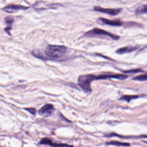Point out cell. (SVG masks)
I'll return each mask as SVG.
<instances>
[{
    "mask_svg": "<svg viewBox=\"0 0 147 147\" xmlns=\"http://www.w3.org/2000/svg\"><path fill=\"white\" fill-rule=\"evenodd\" d=\"M5 23L7 24L8 26L6 27L5 28V30L7 33L10 34L9 32H10V30L11 29V26H12V24L14 21V19L13 17L11 16H9V17H7L5 20Z\"/></svg>",
    "mask_w": 147,
    "mask_h": 147,
    "instance_id": "cell-10",
    "label": "cell"
},
{
    "mask_svg": "<svg viewBox=\"0 0 147 147\" xmlns=\"http://www.w3.org/2000/svg\"><path fill=\"white\" fill-rule=\"evenodd\" d=\"M54 110L55 108L53 104H47L38 110V114L40 116L47 117L51 115Z\"/></svg>",
    "mask_w": 147,
    "mask_h": 147,
    "instance_id": "cell-4",
    "label": "cell"
},
{
    "mask_svg": "<svg viewBox=\"0 0 147 147\" xmlns=\"http://www.w3.org/2000/svg\"><path fill=\"white\" fill-rule=\"evenodd\" d=\"M106 144L107 145H113V146H130V144L128 143L120 142L115 141L106 142Z\"/></svg>",
    "mask_w": 147,
    "mask_h": 147,
    "instance_id": "cell-12",
    "label": "cell"
},
{
    "mask_svg": "<svg viewBox=\"0 0 147 147\" xmlns=\"http://www.w3.org/2000/svg\"><path fill=\"white\" fill-rule=\"evenodd\" d=\"M92 82L89 74L81 75L78 78V85L85 93H90L92 91L91 83Z\"/></svg>",
    "mask_w": 147,
    "mask_h": 147,
    "instance_id": "cell-2",
    "label": "cell"
},
{
    "mask_svg": "<svg viewBox=\"0 0 147 147\" xmlns=\"http://www.w3.org/2000/svg\"><path fill=\"white\" fill-rule=\"evenodd\" d=\"M132 80L139 81H147V73L135 77L134 78L132 79Z\"/></svg>",
    "mask_w": 147,
    "mask_h": 147,
    "instance_id": "cell-13",
    "label": "cell"
},
{
    "mask_svg": "<svg viewBox=\"0 0 147 147\" xmlns=\"http://www.w3.org/2000/svg\"><path fill=\"white\" fill-rule=\"evenodd\" d=\"M101 21L106 25L109 26H120L123 25V22L121 20H109L105 18H100L99 19Z\"/></svg>",
    "mask_w": 147,
    "mask_h": 147,
    "instance_id": "cell-9",
    "label": "cell"
},
{
    "mask_svg": "<svg viewBox=\"0 0 147 147\" xmlns=\"http://www.w3.org/2000/svg\"><path fill=\"white\" fill-rule=\"evenodd\" d=\"M95 11L105 13L111 16H116L121 11V8H104L100 7H95L93 8Z\"/></svg>",
    "mask_w": 147,
    "mask_h": 147,
    "instance_id": "cell-5",
    "label": "cell"
},
{
    "mask_svg": "<svg viewBox=\"0 0 147 147\" xmlns=\"http://www.w3.org/2000/svg\"><path fill=\"white\" fill-rule=\"evenodd\" d=\"M135 13L137 15L147 14V4H142L139 6L136 9Z\"/></svg>",
    "mask_w": 147,
    "mask_h": 147,
    "instance_id": "cell-11",
    "label": "cell"
},
{
    "mask_svg": "<svg viewBox=\"0 0 147 147\" xmlns=\"http://www.w3.org/2000/svg\"><path fill=\"white\" fill-rule=\"evenodd\" d=\"M25 110L29 112L31 114L35 116L37 113V110L34 108H24Z\"/></svg>",
    "mask_w": 147,
    "mask_h": 147,
    "instance_id": "cell-17",
    "label": "cell"
},
{
    "mask_svg": "<svg viewBox=\"0 0 147 147\" xmlns=\"http://www.w3.org/2000/svg\"><path fill=\"white\" fill-rule=\"evenodd\" d=\"M142 70L141 69H134V70H129L126 71H124L125 73H137L138 72H142Z\"/></svg>",
    "mask_w": 147,
    "mask_h": 147,
    "instance_id": "cell-16",
    "label": "cell"
},
{
    "mask_svg": "<svg viewBox=\"0 0 147 147\" xmlns=\"http://www.w3.org/2000/svg\"><path fill=\"white\" fill-rule=\"evenodd\" d=\"M39 144L40 145H48L52 147H73V146L62 143H54L49 138H44L41 139Z\"/></svg>",
    "mask_w": 147,
    "mask_h": 147,
    "instance_id": "cell-6",
    "label": "cell"
},
{
    "mask_svg": "<svg viewBox=\"0 0 147 147\" xmlns=\"http://www.w3.org/2000/svg\"><path fill=\"white\" fill-rule=\"evenodd\" d=\"M139 97L138 96H124L121 98V100H124L129 102L133 99H136Z\"/></svg>",
    "mask_w": 147,
    "mask_h": 147,
    "instance_id": "cell-14",
    "label": "cell"
},
{
    "mask_svg": "<svg viewBox=\"0 0 147 147\" xmlns=\"http://www.w3.org/2000/svg\"><path fill=\"white\" fill-rule=\"evenodd\" d=\"M138 49L137 46H127L124 47L119 48L116 51V53L117 54H124L130 53L136 51Z\"/></svg>",
    "mask_w": 147,
    "mask_h": 147,
    "instance_id": "cell-8",
    "label": "cell"
},
{
    "mask_svg": "<svg viewBox=\"0 0 147 147\" xmlns=\"http://www.w3.org/2000/svg\"><path fill=\"white\" fill-rule=\"evenodd\" d=\"M85 35L87 36H92V35L109 36L114 40H118L120 39V37L118 35L111 33L105 30L98 28H94L90 30L89 32L86 33Z\"/></svg>",
    "mask_w": 147,
    "mask_h": 147,
    "instance_id": "cell-3",
    "label": "cell"
},
{
    "mask_svg": "<svg viewBox=\"0 0 147 147\" xmlns=\"http://www.w3.org/2000/svg\"><path fill=\"white\" fill-rule=\"evenodd\" d=\"M32 54L35 56L36 58H38L40 59L45 60L46 58L42 55V54L40 53L39 50H34L32 51Z\"/></svg>",
    "mask_w": 147,
    "mask_h": 147,
    "instance_id": "cell-15",
    "label": "cell"
},
{
    "mask_svg": "<svg viewBox=\"0 0 147 147\" xmlns=\"http://www.w3.org/2000/svg\"><path fill=\"white\" fill-rule=\"evenodd\" d=\"M67 51V47L64 45H48L46 48L45 53L49 58H58L64 55Z\"/></svg>",
    "mask_w": 147,
    "mask_h": 147,
    "instance_id": "cell-1",
    "label": "cell"
},
{
    "mask_svg": "<svg viewBox=\"0 0 147 147\" xmlns=\"http://www.w3.org/2000/svg\"><path fill=\"white\" fill-rule=\"evenodd\" d=\"M28 8V7H24V6H21V5L9 4V5L4 7L3 9L5 12L12 13L16 12L20 9H26Z\"/></svg>",
    "mask_w": 147,
    "mask_h": 147,
    "instance_id": "cell-7",
    "label": "cell"
}]
</instances>
